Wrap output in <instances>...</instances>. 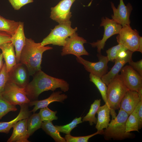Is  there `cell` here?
I'll use <instances>...</instances> for the list:
<instances>
[{"label":"cell","instance_id":"4dcf8cb0","mask_svg":"<svg viewBox=\"0 0 142 142\" xmlns=\"http://www.w3.org/2000/svg\"><path fill=\"white\" fill-rule=\"evenodd\" d=\"M57 113V111H53L47 106L40 108L39 113L43 122H49L58 119L56 115Z\"/></svg>","mask_w":142,"mask_h":142},{"label":"cell","instance_id":"9a60e30c","mask_svg":"<svg viewBox=\"0 0 142 142\" xmlns=\"http://www.w3.org/2000/svg\"><path fill=\"white\" fill-rule=\"evenodd\" d=\"M27 118L18 121L13 126L12 133L7 142H29L27 130Z\"/></svg>","mask_w":142,"mask_h":142},{"label":"cell","instance_id":"1f68e13d","mask_svg":"<svg viewBox=\"0 0 142 142\" xmlns=\"http://www.w3.org/2000/svg\"><path fill=\"white\" fill-rule=\"evenodd\" d=\"M128 49L122 44H119L106 50L107 57L108 61L114 62L117 58L118 54L122 50H127Z\"/></svg>","mask_w":142,"mask_h":142},{"label":"cell","instance_id":"9c48e42d","mask_svg":"<svg viewBox=\"0 0 142 142\" xmlns=\"http://www.w3.org/2000/svg\"><path fill=\"white\" fill-rule=\"evenodd\" d=\"M100 26L103 27L104 28V33L102 38L96 42L90 43L92 47L97 48L98 52L99 53H101L102 50L103 49L107 40L112 36L118 34L122 27L121 25L112 19L107 17L102 18Z\"/></svg>","mask_w":142,"mask_h":142},{"label":"cell","instance_id":"83f0119b","mask_svg":"<svg viewBox=\"0 0 142 142\" xmlns=\"http://www.w3.org/2000/svg\"><path fill=\"white\" fill-rule=\"evenodd\" d=\"M138 119L134 109L129 116L126 123V131L130 133L136 131L139 132Z\"/></svg>","mask_w":142,"mask_h":142},{"label":"cell","instance_id":"ac0fdd59","mask_svg":"<svg viewBox=\"0 0 142 142\" xmlns=\"http://www.w3.org/2000/svg\"><path fill=\"white\" fill-rule=\"evenodd\" d=\"M133 52L129 50L128 54L125 58L120 59L117 57L115 59L114 61L115 64L110 70L101 78L102 80L107 86L114 77L119 74L125 64L132 59V56Z\"/></svg>","mask_w":142,"mask_h":142},{"label":"cell","instance_id":"277c9868","mask_svg":"<svg viewBox=\"0 0 142 142\" xmlns=\"http://www.w3.org/2000/svg\"><path fill=\"white\" fill-rule=\"evenodd\" d=\"M129 115L124 111L120 109L117 115L103 130L102 134L105 139L121 140L133 137L132 134L126 131V123Z\"/></svg>","mask_w":142,"mask_h":142},{"label":"cell","instance_id":"e0dca14e","mask_svg":"<svg viewBox=\"0 0 142 142\" xmlns=\"http://www.w3.org/2000/svg\"><path fill=\"white\" fill-rule=\"evenodd\" d=\"M62 93V92L58 91L53 92L49 97L44 99L31 101L28 103V105L30 106H34L31 111L35 113L38 109L47 107L54 102L62 103L67 99L68 97L66 95Z\"/></svg>","mask_w":142,"mask_h":142},{"label":"cell","instance_id":"3957f363","mask_svg":"<svg viewBox=\"0 0 142 142\" xmlns=\"http://www.w3.org/2000/svg\"><path fill=\"white\" fill-rule=\"evenodd\" d=\"M107 86V100L113 119L116 116L115 110L119 108L122 99L129 90L124 84L119 74L114 77Z\"/></svg>","mask_w":142,"mask_h":142},{"label":"cell","instance_id":"4fadbf2b","mask_svg":"<svg viewBox=\"0 0 142 142\" xmlns=\"http://www.w3.org/2000/svg\"><path fill=\"white\" fill-rule=\"evenodd\" d=\"M8 73L9 80L20 88H24L29 82V75L26 66L17 63Z\"/></svg>","mask_w":142,"mask_h":142},{"label":"cell","instance_id":"d590c367","mask_svg":"<svg viewBox=\"0 0 142 142\" xmlns=\"http://www.w3.org/2000/svg\"><path fill=\"white\" fill-rule=\"evenodd\" d=\"M139 123V129L142 127V101L139 103L135 109Z\"/></svg>","mask_w":142,"mask_h":142},{"label":"cell","instance_id":"7402d4cb","mask_svg":"<svg viewBox=\"0 0 142 142\" xmlns=\"http://www.w3.org/2000/svg\"><path fill=\"white\" fill-rule=\"evenodd\" d=\"M98 114L95 128L98 131L103 130L108 126L110 120V109L106 104L100 106L97 113Z\"/></svg>","mask_w":142,"mask_h":142},{"label":"cell","instance_id":"b9f144b4","mask_svg":"<svg viewBox=\"0 0 142 142\" xmlns=\"http://www.w3.org/2000/svg\"><path fill=\"white\" fill-rule=\"evenodd\" d=\"M137 92H138L140 99L142 100V87L140 88Z\"/></svg>","mask_w":142,"mask_h":142},{"label":"cell","instance_id":"7a4b0ae2","mask_svg":"<svg viewBox=\"0 0 142 142\" xmlns=\"http://www.w3.org/2000/svg\"><path fill=\"white\" fill-rule=\"evenodd\" d=\"M52 49L49 46H41L40 43H36L31 38H26L25 44L21 53L19 62L26 66L29 75L33 76L41 70L43 53Z\"/></svg>","mask_w":142,"mask_h":142},{"label":"cell","instance_id":"8d00e7d4","mask_svg":"<svg viewBox=\"0 0 142 142\" xmlns=\"http://www.w3.org/2000/svg\"><path fill=\"white\" fill-rule=\"evenodd\" d=\"M128 63L137 72L141 75L142 76V59L137 62L133 61L132 59Z\"/></svg>","mask_w":142,"mask_h":142},{"label":"cell","instance_id":"44dd1931","mask_svg":"<svg viewBox=\"0 0 142 142\" xmlns=\"http://www.w3.org/2000/svg\"><path fill=\"white\" fill-rule=\"evenodd\" d=\"M28 105V104L20 105L21 109L19 113L14 119L9 121L0 122V133H8L11 128L18 121L28 118L32 113L29 110Z\"/></svg>","mask_w":142,"mask_h":142},{"label":"cell","instance_id":"ba28073f","mask_svg":"<svg viewBox=\"0 0 142 142\" xmlns=\"http://www.w3.org/2000/svg\"><path fill=\"white\" fill-rule=\"evenodd\" d=\"M87 43L86 40L78 36L75 32L70 36L67 39L64 45L63 46L61 53L62 56L71 54L76 57L82 55H89L84 44Z\"/></svg>","mask_w":142,"mask_h":142},{"label":"cell","instance_id":"cb8c5ba5","mask_svg":"<svg viewBox=\"0 0 142 142\" xmlns=\"http://www.w3.org/2000/svg\"><path fill=\"white\" fill-rule=\"evenodd\" d=\"M19 24V22L7 19L0 15V32L12 36L16 31Z\"/></svg>","mask_w":142,"mask_h":142},{"label":"cell","instance_id":"8992f818","mask_svg":"<svg viewBox=\"0 0 142 142\" xmlns=\"http://www.w3.org/2000/svg\"><path fill=\"white\" fill-rule=\"evenodd\" d=\"M3 97L11 104L19 105L28 104L31 100L27 97L24 89L8 80L2 94Z\"/></svg>","mask_w":142,"mask_h":142},{"label":"cell","instance_id":"d4e9b609","mask_svg":"<svg viewBox=\"0 0 142 142\" xmlns=\"http://www.w3.org/2000/svg\"><path fill=\"white\" fill-rule=\"evenodd\" d=\"M42 123L39 113H34L27 118V130L29 137L41 128Z\"/></svg>","mask_w":142,"mask_h":142},{"label":"cell","instance_id":"7c38bea8","mask_svg":"<svg viewBox=\"0 0 142 142\" xmlns=\"http://www.w3.org/2000/svg\"><path fill=\"white\" fill-rule=\"evenodd\" d=\"M75 0H62L51 8L50 17L59 24L70 21L72 16L70 8Z\"/></svg>","mask_w":142,"mask_h":142},{"label":"cell","instance_id":"836d02e7","mask_svg":"<svg viewBox=\"0 0 142 142\" xmlns=\"http://www.w3.org/2000/svg\"><path fill=\"white\" fill-rule=\"evenodd\" d=\"M8 79V73L7 72L5 63L0 72V94H2Z\"/></svg>","mask_w":142,"mask_h":142},{"label":"cell","instance_id":"60d3db41","mask_svg":"<svg viewBox=\"0 0 142 142\" xmlns=\"http://www.w3.org/2000/svg\"><path fill=\"white\" fill-rule=\"evenodd\" d=\"M3 57L2 53H0V72L4 64L3 60Z\"/></svg>","mask_w":142,"mask_h":142},{"label":"cell","instance_id":"f546056e","mask_svg":"<svg viewBox=\"0 0 142 142\" xmlns=\"http://www.w3.org/2000/svg\"><path fill=\"white\" fill-rule=\"evenodd\" d=\"M82 117L76 118L70 123L66 125H55L59 132L66 134H70L72 130L76 127L77 125L83 122L82 120Z\"/></svg>","mask_w":142,"mask_h":142},{"label":"cell","instance_id":"484cf974","mask_svg":"<svg viewBox=\"0 0 142 142\" xmlns=\"http://www.w3.org/2000/svg\"><path fill=\"white\" fill-rule=\"evenodd\" d=\"M101 100L100 99L95 100L91 104L88 112L83 118V121H89L90 125L91 126L94 124H96L97 119L95 117V115L100 106Z\"/></svg>","mask_w":142,"mask_h":142},{"label":"cell","instance_id":"4316f807","mask_svg":"<svg viewBox=\"0 0 142 142\" xmlns=\"http://www.w3.org/2000/svg\"><path fill=\"white\" fill-rule=\"evenodd\" d=\"M89 76L90 81L96 86L105 104L109 107L107 100L106 92L107 88L106 85L99 77L91 73L90 74Z\"/></svg>","mask_w":142,"mask_h":142},{"label":"cell","instance_id":"74e56055","mask_svg":"<svg viewBox=\"0 0 142 142\" xmlns=\"http://www.w3.org/2000/svg\"><path fill=\"white\" fill-rule=\"evenodd\" d=\"M12 36L3 32H0V45L4 43L11 42Z\"/></svg>","mask_w":142,"mask_h":142},{"label":"cell","instance_id":"52a82bcc","mask_svg":"<svg viewBox=\"0 0 142 142\" xmlns=\"http://www.w3.org/2000/svg\"><path fill=\"white\" fill-rule=\"evenodd\" d=\"M140 37L136 30L133 29L130 25H126L122 26L116 38L119 44L134 52L138 50Z\"/></svg>","mask_w":142,"mask_h":142},{"label":"cell","instance_id":"d6a6232c","mask_svg":"<svg viewBox=\"0 0 142 142\" xmlns=\"http://www.w3.org/2000/svg\"><path fill=\"white\" fill-rule=\"evenodd\" d=\"M103 130L97 131L93 134L84 136H74L70 134H66L64 138L67 142H88L89 139L93 136L97 134H102Z\"/></svg>","mask_w":142,"mask_h":142},{"label":"cell","instance_id":"e575fe53","mask_svg":"<svg viewBox=\"0 0 142 142\" xmlns=\"http://www.w3.org/2000/svg\"><path fill=\"white\" fill-rule=\"evenodd\" d=\"M9 2L15 10H18L28 4L33 2V0H8Z\"/></svg>","mask_w":142,"mask_h":142},{"label":"cell","instance_id":"ffe728a7","mask_svg":"<svg viewBox=\"0 0 142 142\" xmlns=\"http://www.w3.org/2000/svg\"><path fill=\"white\" fill-rule=\"evenodd\" d=\"M14 45L11 42H7L0 45L3 58L5 61L7 72H8L17 64Z\"/></svg>","mask_w":142,"mask_h":142},{"label":"cell","instance_id":"2e32d148","mask_svg":"<svg viewBox=\"0 0 142 142\" xmlns=\"http://www.w3.org/2000/svg\"><path fill=\"white\" fill-rule=\"evenodd\" d=\"M140 101H142V100L137 92L129 90L122 99L119 109L124 111L129 115L133 111Z\"/></svg>","mask_w":142,"mask_h":142},{"label":"cell","instance_id":"f1b7e54d","mask_svg":"<svg viewBox=\"0 0 142 142\" xmlns=\"http://www.w3.org/2000/svg\"><path fill=\"white\" fill-rule=\"evenodd\" d=\"M17 110L15 105L10 103L0 94V120L8 112Z\"/></svg>","mask_w":142,"mask_h":142},{"label":"cell","instance_id":"6da1fadb","mask_svg":"<svg viewBox=\"0 0 142 142\" xmlns=\"http://www.w3.org/2000/svg\"><path fill=\"white\" fill-rule=\"evenodd\" d=\"M32 81L24 88L26 94L31 101L38 100L39 95L45 91H54L60 88L64 92L69 89V85L64 80L50 76L41 70L33 75Z\"/></svg>","mask_w":142,"mask_h":142},{"label":"cell","instance_id":"d6986e66","mask_svg":"<svg viewBox=\"0 0 142 142\" xmlns=\"http://www.w3.org/2000/svg\"><path fill=\"white\" fill-rule=\"evenodd\" d=\"M26 38L24 30V23L19 22L18 28L14 34L12 36L11 42L15 48L17 63H19V58L21 51L25 44Z\"/></svg>","mask_w":142,"mask_h":142},{"label":"cell","instance_id":"603a6c76","mask_svg":"<svg viewBox=\"0 0 142 142\" xmlns=\"http://www.w3.org/2000/svg\"><path fill=\"white\" fill-rule=\"evenodd\" d=\"M41 128L47 134L52 137L55 142H66L65 138L61 136L60 132L52 121L43 122Z\"/></svg>","mask_w":142,"mask_h":142},{"label":"cell","instance_id":"5b68a950","mask_svg":"<svg viewBox=\"0 0 142 142\" xmlns=\"http://www.w3.org/2000/svg\"><path fill=\"white\" fill-rule=\"evenodd\" d=\"M71 22H69L59 24L52 29L49 34L40 43L41 46L49 44L63 46L67 38L77 30L71 27Z\"/></svg>","mask_w":142,"mask_h":142},{"label":"cell","instance_id":"f35d334b","mask_svg":"<svg viewBox=\"0 0 142 142\" xmlns=\"http://www.w3.org/2000/svg\"><path fill=\"white\" fill-rule=\"evenodd\" d=\"M129 50H122L118 54L117 57L120 59H123L125 58L127 55Z\"/></svg>","mask_w":142,"mask_h":142},{"label":"cell","instance_id":"8fae6325","mask_svg":"<svg viewBox=\"0 0 142 142\" xmlns=\"http://www.w3.org/2000/svg\"><path fill=\"white\" fill-rule=\"evenodd\" d=\"M120 71L122 79L129 90L137 92L142 87V76L131 66L123 67Z\"/></svg>","mask_w":142,"mask_h":142},{"label":"cell","instance_id":"30bf717a","mask_svg":"<svg viewBox=\"0 0 142 142\" xmlns=\"http://www.w3.org/2000/svg\"><path fill=\"white\" fill-rule=\"evenodd\" d=\"M97 56L99 61L96 62L88 61L80 56L76 57V60L78 63L83 65L87 72L101 78L107 73L109 61L107 56L102 55L101 53H98Z\"/></svg>","mask_w":142,"mask_h":142},{"label":"cell","instance_id":"ab89813d","mask_svg":"<svg viewBox=\"0 0 142 142\" xmlns=\"http://www.w3.org/2000/svg\"><path fill=\"white\" fill-rule=\"evenodd\" d=\"M138 52L142 53V37H140L138 44Z\"/></svg>","mask_w":142,"mask_h":142},{"label":"cell","instance_id":"5bb4252c","mask_svg":"<svg viewBox=\"0 0 142 142\" xmlns=\"http://www.w3.org/2000/svg\"><path fill=\"white\" fill-rule=\"evenodd\" d=\"M111 3L113 12L112 19L122 26L130 25V16L133 9L131 4L129 3L125 6L123 0H120L119 4L116 8L113 3Z\"/></svg>","mask_w":142,"mask_h":142}]
</instances>
